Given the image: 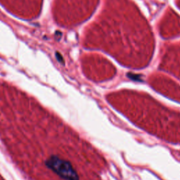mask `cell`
Returning <instances> with one entry per match:
<instances>
[{
	"label": "cell",
	"mask_w": 180,
	"mask_h": 180,
	"mask_svg": "<svg viewBox=\"0 0 180 180\" xmlns=\"http://www.w3.org/2000/svg\"><path fill=\"white\" fill-rule=\"evenodd\" d=\"M161 24V33L165 37L180 35V19L179 16L170 12L165 15Z\"/></svg>",
	"instance_id": "cell-3"
},
{
	"label": "cell",
	"mask_w": 180,
	"mask_h": 180,
	"mask_svg": "<svg viewBox=\"0 0 180 180\" xmlns=\"http://www.w3.org/2000/svg\"><path fill=\"white\" fill-rule=\"evenodd\" d=\"M46 166L65 180H80L77 172L70 162L52 156L45 161Z\"/></svg>",
	"instance_id": "cell-2"
},
{
	"label": "cell",
	"mask_w": 180,
	"mask_h": 180,
	"mask_svg": "<svg viewBox=\"0 0 180 180\" xmlns=\"http://www.w3.org/2000/svg\"><path fill=\"white\" fill-rule=\"evenodd\" d=\"M118 9L116 10L112 0L108 2L111 4V9L107 6L105 14L101 16L99 23L95 25L105 28L104 41L101 46L103 48H144L151 50L153 48V39L144 19L139 15V11L133 4L127 0H117ZM101 42L97 46L103 43Z\"/></svg>",
	"instance_id": "cell-1"
}]
</instances>
